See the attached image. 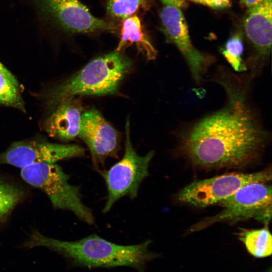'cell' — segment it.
<instances>
[{
    "mask_svg": "<svg viewBox=\"0 0 272 272\" xmlns=\"http://www.w3.org/2000/svg\"><path fill=\"white\" fill-rule=\"evenodd\" d=\"M214 81L224 90L225 104L183 128L181 150L203 167L244 166L257 156L269 138L250 100L251 79L219 67Z\"/></svg>",
    "mask_w": 272,
    "mask_h": 272,
    "instance_id": "obj_1",
    "label": "cell"
},
{
    "mask_svg": "<svg viewBox=\"0 0 272 272\" xmlns=\"http://www.w3.org/2000/svg\"><path fill=\"white\" fill-rule=\"evenodd\" d=\"M151 240L131 245L117 244L96 234L74 241L60 240L32 231L22 247H45L65 258L72 266L86 268L126 266L144 272L158 256L149 250Z\"/></svg>",
    "mask_w": 272,
    "mask_h": 272,
    "instance_id": "obj_2",
    "label": "cell"
},
{
    "mask_svg": "<svg viewBox=\"0 0 272 272\" xmlns=\"http://www.w3.org/2000/svg\"><path fill=\"white\" fill-rule=\"evenodd\" d=\"M131 66V60L122 51L115 50L97 57L53 89L49 96L50 103L57 105L73 96L114 94Z\"/></svg>",
    "mask_w": 272,
    "mask_h": 272,
    "instance_id": "obj_3",
    "label": "cell"
},
{
    "mask_svg": "<svg viewBox=\"0 0 272 272\" xmlns=\"http://www.w3.org/2000/svg\"><path fill=\"white\" fill-rule=\"evenodd\" d=\"M22 179L43 191L55 209L72 212L89 225L94 223L92 211L82 201L78 186L69 182V176L55 164L37 163L21 169Z\"/></svg>",
    "mask_w": 272,
    "mask_h": 272,
    "instance_id": "obj_4",
    "label": "cell"
},
{
    "mask_svg": "<svg viewBox=\"0 0 272 272\" xmlns=\"http://www.w3.org/2000/svg\"><path fill=\"white\" fill-rule=\"evenodd\" d=\"M129 118L125 124V152L122 158L106 171L98 170L105 180L107 198L103 213L108 212L120 198H135L142 181L149 175V165L154 153L150 151L141 156L134 150L130 138Z\"/></svg>",
    "mask_w": 272,
    "mask_h": 272,
    "instance_id": "obj_5",
    "label": "cell"
},
{
    "mask_svg": "<svg viewBox=\"0 0 272 272\" xmlns=\"http://www.w3.org/2000/svg\"><path fill=\"white\" fill-rule=\"evenodd\" d=\"M218 204L223 210L199 223L192 230L201 229L217 222H233L250 218L268 223L271 214V186L265 183H250Z\"/></svg>",
    "mask_w": 272,
    "mask_h": 272,
    "instance_id": "obj_6",
    "label": "cell"
},
{
    "mask_svg": "<svg viewBox=\"0 0 272 272\" xmlns=\"http://www.w3.org/2000/svg\"><path fill=\"white\" fill-rule=\"evenodd\" d=\"M270 171L252 173H232L194 181L178 193L180 201L199 208L218 204L242 186L253 182L271 180Z\"/></svg>",
    "mask_w": 272,
    "mask_h": 272,
    "instance_id": "obj_7",
    "label": "cell"
},
{
    "mask_svg": "<svg viewBox=\"0 0 272 272\" xmlns=\"http://www.w3.org/2000/svg\"><path fill=\"white\" fill-rule=\"evenodd\" d=\"M163 4L160 18L166 40L178 49L186 61L192 78L199 84L203 81L214 59L199 51L192 44L181 9L171 4Z\"/></svg>",
    "mask_w": 272,
    "mask_h": 272,
    "instance_id": "obj_8",
    "label": "cell"
},
{
    "mask_svg": "<svg viewBox=\"0 0 272 272\" xmlns=\"http://www.w3.org/2000/svg\"><path fill=\"white\" fill-rule=\"evenodd\" d=\"M272 0H262L249 8L244 18V29L253 52L244 62L252 79L265 66L271 44Z\"/></svg>",
    "mask_w": 272,
    "mask_h": 272,
    "instance_id": "obj_9",
    "label": "cell"
},
{
    "mask_svg": "<svg viewBox=\"0 0 272 272\" xmlns=\"http://www.w3.org/2000/svg\"><path fill=\"white\" fill-rule=\"evenodd\" d=\"M48 20L63 30L87 33L114 29L112 24L93 16L79 0H33Z\"/></svg>",
    "mask_w": 272,
    "mask_h": 272,
    "instance_id": "obj_10",
    "label": "cell"
},
{
    "mask_svg": "<svg viewBox=\"0 0 272 272\" xmlns=\"http://www.w3.org/2000/svg\"><path fill=\"white\" fill-rule=\"evenodd\" d=\"M84 154V149L77 145L37 141L18 142L0 155V164L22 169L37 163L55 164L62 160L82 157Z\"/></svg>",
    "mask_w": 272,
    "mask_h": 272,
    "instance_id": "obj_11",
    "label": "cell"
},
{
    "mask_svg": "<svg viewBox=\"0 0 272 272\" xmlns=\"http://www.w3.org/2000/svg\"><path fill=\"white\" fill-rule=\"evenodd\" d=\"M78 137L88 146L96 169L108 157L116 156L119 147L116 130L95 108L83 112Z\"/></svg>",
    "mask_w": 272,
    "mask_h": 272,
    "instance_id": "obj_12",
    "label": "cell"
},
{
    "mask_svg": "<svg viewBox=\"0 0 272 272\" xmlns=\"http://www.w3.org/2000/svg\"><path fill=\"white\" fill-rule=\"evenodd\" d=\"M47 118L45 128L51 137L69 141L78 136L83 114L81 100L77 96L65 98L57 103Z\"/></svg>",
    "mask_w": 272,
    "mask_h": 272,
    "instance_id": "obj_13",
    "label": "cell"
},
{
    "mask_svg": "<svg viewBox=\"0 0 272 272\" xmlns=\"http://www.w3.org/2000/svg\"><path fill=\"white\" fill-rule=\"evenodd\" d=\"M131 45L135 46L139 52L142 53L147 60L156 59L157 51L137 16H131L124 19L120 40L116 50L122 51Z\"/></svg>",
    "mask_w": 272,
    "mask_h": 272,
    "instance_id": "obj_14",
    "label": "cell"
},
{
    "mask_svg": "<svg viewBox=\"0 0 272 272\" xmlns=\"http://www.w3.org/2000/svg\"><path fill=\"white\" fill-rule=\"evenodd\" d=\"M248 252L256 258L270 256L272 252V237L266 227L259 229H242L238 234Z\"/></svg>",
    "mask_w": 272,
    "mask_h": 272,
    "instance_id": "obj_15",
    "label": "cell"
},
{
    "mask_svg": "<svg viewBox=\"0 0 272 272\" xmlns=\"http://www.w3.org/2000/svg\"><path fill=\"white\" fill-rule=\"evenodd\" d=\"M24 195V191L18 186L0 178V221L11 214Z\"/></svg>",
    "mask_w": 272,
    "mask_h": 272,
    "instance_id": "obj_16",
    "label": "cell"
},
{
    "mask_svg": "<svg viewBox=\"0 0 272 272\" xmlns=\"http://www.w3.org/2000/svg\"><path fill=\"white\" fill-rule=\"evenodd\" d=\"M243 49L241 36L235 34L227 41L224 48L221 50V53L228 63L237 72L246 70L244 62L242 59Z\"/></svg>",
    "mask_w": 272,
    "mask_h": 272,
    "instance_id": "obj_17",
    "label": "cell"
},
{
    "mask_svg": "<svg viewBox=\"0 0 272 272\" xmlns=\"http://www.w3.org/2000/svg\"><path fill=\"white\" fill-rule=\"evenodd\" d=\"M151 0H108L107 10L112 17L124 19L146 7Z\"/></svg>",
    "mask_w": 272,
    "mask_h": 272,
    "instance_id": "obj_18",
    "label": "cell"
},
{
    "mask_svg": "<svg viewBox=\"0 0 272 272\" xmlns=\"http://www.w3.org/2000/svg\"><path fill=\"white\" fill-rule=\"evenodd\" d=\"M0 103L24 109L18 84L0 71Z\"/></svg>",
    "mask_w": 272,
    "mask_h": 272,
    "instance_id": "obj_19",
    "label": "cell"
},
{
    "mask_svg": "<svg viewBox=\"0 0 272 272\" xmlns=\"http://www.w3.org/2000/svg\"><path fill=\"white\" fill-rule=\"evenodd\" d=\"M214 9H223L231 5L230 0H191Z\"/></svg>",
    "mask_w": 272,
    "mask_h": 272,
    "instance_id": "obj_20",
    "label": "cell"
},
{
    "mask_svg": "<svg viewBox=\"0 0 272 272\" xmlns=\"http://www.w3.org/2000/svg\"><path fill=\"white\" fill-rule=\"evenodd\" d=\"M163 4H169L175 6L178 8L184 7L186 5L187 0H161Z\"/></svg>",
    "mask_w": 272,
    "mask_h": 272,
    "instance_id": "obj_21",
    "label": "cell"
},
{
    "mask_svg": "<svg viewBox=\"0 0 272 272\" xmlns=\"http://www.w3.org/2000/svg\"><path fill=\"white\" fill-rule=\"evenodd\" d=\"M0 71L6 75L13 82L18 84L16 79L14 76L0 62Z\"/></svg>",
    "mask_w": 272,
    "mask_h": 272,
    "instance_id": "obj_22",
    "label": "cell"
},
{
    "mask_svg": "<svg viewBox=\"0 0 272 272\" xmlns=\"http://www.w3.org/2000/svg\"><path fill=\"white\" fill-rule=\"evenodd\" d=\"M261 1L262 0H240V2L242 4L249 9L255 6Z\"/></svg>",
    "mask_w": 272,
    "mask_h": 272,
    "instance_id": "obj_23",
    "label": "cell"
},
{
    "mask_svg": "<svg viewBox=\"0 0 272 272\" xmlns=\"http://www.w3.org/2000/svg\"><path fill=\"white\" fill-rule=\"evenodd\" d=\"M190 1H191V0H190Z\"/></svg>",
    "mask_w": 272,
    "mask_h": 272,
    "instance_id": "obj_24",
    "label": "cell"
}]
</instances>
